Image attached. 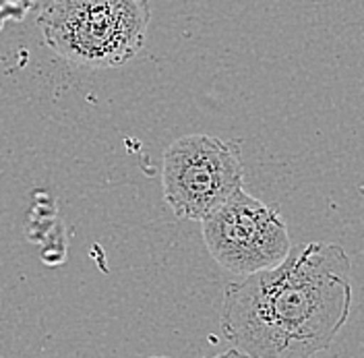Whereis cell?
Masks as SVG:
<instances>
[{"label": "cell", "mask_w": 364, "mask_h": 358, "mask_svg": "<svg viewBox=\"0 0 364 358\" xmlns=\"http://www.w3.org/2000/svg\"><path fill=\"white\" fill-rule=\"evenodd\" d=\"M352 307V261L343 246L304 243L288 257L228 284L222 334L250 358H313L327 350Z\"/></svg>", "instance_id": "cell-1"}, {"label": "cell", "mask_w": 364, "mask_h": 358, "mask_svg": "<svg viewBox=\"0 0 364 358\" xmlns=\"http://www.w3.org/2000/svg\"><path fill=\"white\" fill-rule=\"evenodd\" d=\"M151 0H40L44 42L75 67L116 68L143 50Z\"/></svg>", "instance_id": "cell-2"}, {"label": "cell", "mask_w": 364, "mask_h": 358, "mask_svg": "<svg viewBox=\"0 0 364 358\" xmlns=\"http://www.w3.org/2000/svg\"><path fill=\"white\" fill-rule=\"evenodd\" d=\"M240 145L205 133L178 137L164 152V199L176 218L201 222L242 189Z\"/></svg>", "instance_id": "cell-3"}, {"label": "cell", "mask_w": 364, "mask_h": 358, "mask_svg": "<svg viewBox=\"0 0 364 358\" xmlns=\"http://www.w3.org/2000/svg\"><path fill=\"white\" fill-rule=\"evenodd\" d=\"M201 228L213 261L238 278L277 268L292 248L279 211L245 189L201 220Z\"/></svg>", "instance_id": "cell-4"}, {"label": "cell", "mask_w": 364, "mask_h": 358, "mask_svg": "<svg viewBox=\"0 0 364 358\" xmlns=\"http://www.w3.org/2000/svg\"><path fill=\"white\" fill-rule=\"evenodd\" d=\"M211 358H250L247 354H242V352H238L236 348H230L226 352H222V354H218V357H211Z\"/></svg>", "instance_id": "cell-5"}, {"label": "cell", "mask_w": 364, "mask_h": 358, "mask_svg": "<svg viewBox=\"0 0 364 358\" xmlns=\"http://www.w3.org/2000/svg\"><path fill=\"white\" fill-rule=\"evenodd\" d=\"M149 358H170V357H149Z\"/></svg>", "instance_id": "cell-6"}]
</instances>
